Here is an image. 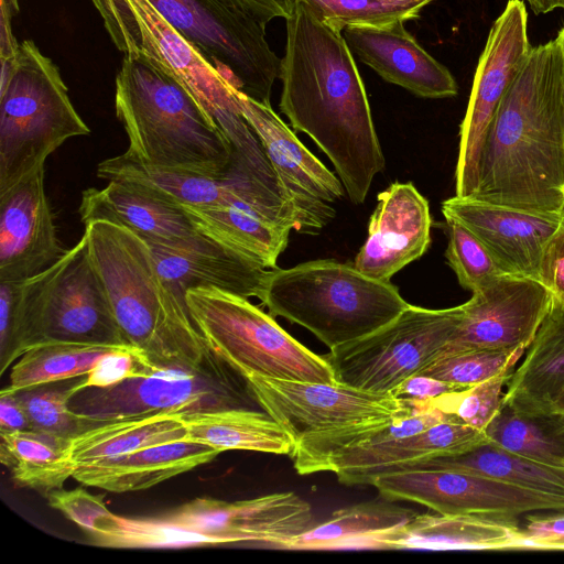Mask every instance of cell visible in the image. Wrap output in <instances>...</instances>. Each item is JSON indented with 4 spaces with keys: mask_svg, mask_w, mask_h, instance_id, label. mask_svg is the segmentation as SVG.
I'll return each instance as SVG.
<instances>
[{
    "mask_svg": "<svg viewBox=\"0 0 564 564\" xmlns=\"http://www.w3.org/2000/svg\"><path fill=\"white\" fill-rule=\"evenodd\" d=\"M285 20L280 110L326 154L348 198L362 204L386 161L351 51L304 0Z\"/></svg>",
    "mask_w": 564,
    "mask_h": 564,
    "instance_id": "6da1fadb",
    "label": "cell"
},
{
    "mask_svg": "<svg viewBox=\"0 0 564 564\" xmlns=\"http://www.w3.org/2000/svg\"><path fill=\"white\" fill-rule=\"evenodd\" d=\"M471 197L564 217V57L557 37L532 48L501 100Z\"/></svg>",
    "mask_w": 564,
    "mask_h": 564,
    "instance_id": "7a4b0ae2",
    "label": "cell"
},
{
    "mask_svg": "<svg viewBox=\"0 0 564 564\" xmlns=\"http://www.w3.org/2000/svg\"><path fill=\"white\" fill-rule=\"evenodd\" d=\"M84 236L127 345L158 368L202 370L223 359L162 278L144 239L105 220L85 224Z\"/></svg>",
    "mask_w": 564,
    "mask_h": 564,
    "instance_id": "3957f363",
    "label": "cell"
},
{
    "mask_svg": "<svg viewBox=\"0 0 564 564\" xmlns=\"http://www.w3.org/2000/svg\"><path fill=\"white\" fill-rule=\"evenodd\" d=\"M48 343L127 345L84 235L45 271L0 281V372Z\"/></svg>",
    "mask_w": 564,
    "mask_h": 564,
    "instance_id": "277c9868",
    "label": "cell"
},
{
    "mask_svg": "<svg viewBox=\"0 0 564 564\" xmlns=\"http://www.w3.org/2000/svg\"><path fill=\"white\" fill-rule=\"evenodd\" d=\"M116 116L128 156L153 167L223 174L235 150L195 99L141 57L124 55L116 76Z\"/></svg>",
    "mask_w": 564,
    "mask_h": 564,
    "instance_id": "5b68a950",
    "label": "cell"
},
{
    "mask_svg": "<svg viewBox=\"0 0 564 564\" xmlns=\"http://www.w3.org/2000/svg\"><path fill=\"white\" fill-rule=\"evenodd\" d=\"M258 299L329 349L378 330L410 305L390 281L329 259L270 270Z\"/></svg>",
    "mask_w": 564,
    "mask_h": 564,
    "instance_id": "8992f818",
    "label": "cell"
},
{
    "mask_svg": "<svg viewBox=\"0 0 564 564\" xmlns=\"http://www.w3.org/2000/svg\"><path fill=\"white\" fill-rule=\"evenodd\" d=\"M113 45L176 80L226 134L234 150L251 152L259 140L240 112L237 89L148 0H91Z\"/></svg>",
    "mask_w": 564,
    "mask_h": 564,
    "instance_id": "52a82bcc",
    "label": "cell"
},
{
    "mask_svg": "<svg viewBox=\"0 0 564 564\" xmlns=\"http://www.w3.org/2000/svg\"><path fill=\"white\" fill-rule=\"evenodd\" d=\"M89 133L57 65L33 41H22L0 86V192L45 165L66 140Z\"/></svg>",
    "mask_w": 564,
    "mask_h": 564,
    "instance_id": "ba28073f",
    "label": "cell"
},
{
    "mask_svg": "<svg viewBox=\"0 0 564 564\" xmlns=\"http://www.w3.org/2000/svg\"><path fill=\"white\" fill-rule=\"evenodd\" d=\"M312 527L310 503L288 491L238 501L198 497L163 513L138 518L133 535L140 549L253 544L283 550Z\"/></svg>",
    "mask_w": 564,
    "mask_h": 564,
    "instance_id": "9c48e42d",
    "label": "cell"
},
{
    "mask_svg": "<svg viewBox=\"0 0 564 564\" xmlns=\"http://www.w3.org/2000/svg\"><path fill=\"white\" fill-rule=\"evenodd\" d=\"M185 301L209 348L242 376L338 383L323 356L297 341L249 299L194 288Z\"/></svg>",
    "mask_w": 564,
    "mask_h": 564,
    "instance_id": "30bf717a",
    "label": "cell"
},
{
    "mask_svg": "<svg viewBox=\"0 0 564 564\" xmlns=\"http://www.w3.org/2000/svg\"><path fill=\"white\" fill-rule=\"evenodd\" d=\"M86 423L156 413L186 415L227 409H261L246 378L224 359L202 370L162 368L104 388H87L70 400Z\"/></svg>",
    "mask_w": 564,
    "mask_h": 564,
    "instance_id": "8fae6325",
    "label": "cell"
},
{
    "mask_svg": "<svg viewBox=\"0 0 564 564\" xmlns=\"http://www.w3.org/2000/svg\"><path fill=\"white\" fill-rule=\"evenodd\" d=\"M463 304L431 310L409 305L378 330L323 355L338 383L391 393L434 361L463 317Z\"/></svg>",
    "mask_w": 564,
    "mask_h": 564,
    "instance_id": "7c38bea8",
    "label": "cell"
},
{
    "mask_svg": "<svg viewBox=\"0 0 564 564\" xmlns=\"http://www.w3.org/2000/svg\"><path fill=\"white\" fill-rule=\"evenodd\" d=\"M240 91L270 104L281 59L261 23L232 0H148Z\"/></svg>",
    "mask_w": 564,
    "mask_h": 564,
    "instance_id": "4fadbf2b",
    "label": "cell"
},
{
    "mask_svg": "<svg viewBox=\"0 0 564 564\" xmlns=\"http://www.w3.org/2000/svg\"><path fill=\"white\" fill-rule=\"evenodd\" d=\"M532 48L525 4L523 0H508L489 31L460 124L455 169L456 196L468 197L475 193L488 130L501 100Z\"/></svg>",
    "mask_w": 564,
    "mask_h": 564,
    "instance_id": "5bb4252c",
    "label": "cell"
},
{
    "mask_svg": "<svg viewBox=\"0 0 564 564\" xmlns=\"http://www.w3.org/2000/svg\"><path fill=\"white\" fill-rule=\"evenodd\" d=\"M260 405L291 436L302 438L412 411L414 400L364 391L341 383H323L243 376Z\"/></svg>",
    "mask_w": 564,
    "mask_h": 564,
    "instance_id": "9a60e30c",
    "label": "cell"
},
{
    "mask_svg": "<svg viewBox=\"0 0 564 564\" xmlns=\"http://www.w3.org/2000/svg\"><path fill=\"white\" fill-rule=\"evenodd\" d=\"M237 101L264 150L282 199L295 216L297 231L318 232L336 214L330 204L344 196L341 181L306 149L270 104L240 90Z\"/></svg>",
    "mask_w": 564,
    "mask_h": 564,
    "instance_id": "2e32d148",
    "label": "cell"
},
{
    "mask_svg": "<svg viewBox=\"0 0 564 564\" xmlns=\"http://www.w3.org/2000/svg\"><path fill=\"white\" fill-rule=\"evenodd\" d=\"M382 497L409 500L441 514L475 513L518 521L536 511H564V498L451 469H415L377 477Z\"/></svg>",
    "mask_w": 564,
    "mask_h": 564,
    "instance_id": "e0dca14e",
    "label": "cell"
},
{
    "mask_svg": "<svg viewBox=\"0 0 564 564\" xmlns=\"http://www.w3.org/2000/svg\"><path fill=\"white\" fill-rule=\"evenodd\" d=\"M552 302L551 293L535 279L497 275L463 304L460 323L437 358L478 349L527 350Z\"/></svg>",
    "mask_w": 564,
    "mask_h": 564,
    "instance_id": "ac0fdd59",
    "label": "cell"
},
{
    "mask_svg": "<svg viewBox=\"0 0 564 564\" xmlns=\"http://www.w3.org/2000/svg\"><path fill=\"white\" fill-rule=\"evenodd\" d=\"M97 176L142 183L183 206L210 207L245 200L297 229L293 212L279 193L267 186L237 154L227 172L206 174L153 167L122 153L100 162Z\"/></svg>",
    "mask_w": 564,
    "mask_h": 564,
    "instance_id": "d6986e66",
    "label": "cell"
},
{
    "mask_svg": "<svg viewBox=\"0 0 564 564\" xmlns=\"http://www.w3.org/2000/svg\"><path fill=\"white\" fill-rule=\"evenodd\" d=\"M45 165L0 192V281L30 279L66 252L45 192Z\"/></svg>",
    "mask_w": 564,
    "mask_h": 564,
    "instance_id": "ffe728a7",
    "label": "cell"
},
{
    "mask_svg": "<svg viewBox=\"0 0 564 564\" xmlns=\"http://www.w3.org/2000/svg\"><path fill=\"white\" fill-rule=\"evenodd\" d=\"M377 198L354 265L370 278L390 281L427 251L432 218L427 199L412 183L394 182Z\"/></svg>",
    "mask_w": 564,
    "mask_h": 564,
    "instance_id": "44dd1931",
    "label": "cell"
},
{
    "mask_svg": "<svg viewBox=\"0 0 564 564\" xmlns=\"http://www.w3.org/2000/svg\"><path fill=\"white\" fill-rule=\"evenodd\" d=\"M444 218L468 228L508 274L538 280L542 249L564 217L528 213L475 197L454 195L442 202Z\"/></svg>",
    "mask_w": 564,
    "mask_h": 564,
    "instance_id": "7402d4cb",
    "label": "cell"
},
{
    "mask_svg": "<svg viewBox=\"0 0 564 564\" xmlns=\"http://www.w3.org/2000/svg\"><path fill=\"white\" fill-rule=\"evenodd\" d=\"M487 443L484 431L452 419L413 435L338 452L318 463L313 474L332 471L341 484L371 485L403 465L463 454Z\"/></svg>",
    "mask_w": 564,
    "mask_h": 564,
    "instance_id": "603a6c76",
    "label": "cell"
},
{
    "mask_svg": "<svg viewBox=\"0 0 564 564\" xmlns=\"http://www.w3.org/2000/svg\"><path fill=\"white\" fill-rule=\"evenodd\" d=\"M79 215L84 225L109 221L163 247H183L203 234L181 204L126 178L110 180L102 188L85 189Z\"/></svg>",
    "mask_w": 564,
    "mask_h": 564,
    "instance_id": "cb8c5ba5",
    "label": "cell"
},
{
    "mask_svg": "<svg viewBox=\"0 0 564 564\" xmlns=\"http://www.w3.org/2000/svg\"><path fill=\"white\" fill-rule=\"evenodd\" d=\"M148 245L162 278L184 303L186 292L194 288H214L258 299L270 272V269L205 234L183 247Z\"/></svg>",
    "mask_w": 564,
    "mask_h": 564,
    "instance_id": "d4e9b609",
    "label": "cell"
},
{
    "mask_svg": "<svg viewBox=\"0 0 564 564\" xmlns=\"http://www.w3.org/2000/svg\"><path fill=\"white\" fill-rule=\"evenodd\" d=\"M344 31L350 51L384 80L423 98L457 95L451 72L417 43L403 22Z\"/></svg>",
    "mask_w": 564,
    "mask_h": 564,
    "instance_id": "484cf974",
    "label": "cell"
},
{
    "mask_svg": "<svg viewBox=\"0 0 564 564\" xmlns=\"http://www.w3.org/2000/svg\"><path fill=\"white\" fill-rule=\"evenodd\" d=\"M219 454L208 445L180 441L77 466L73 478L110 492L138 491L205 465Z\"/></svg>",
    "mask_w": 564,
    "mask_h": 564,
    "instance_id": "4316f807",
    "label": "cell"
},
{
    "mask_svg": "<svg viewBox=\"0 0 564 564\" xmlns=\"http://www.w3.org/2000/svg\"><path fill=\"white\" fill-rule=\"evenodd\" d=\"M513 549H525L518 521L475 513H416L387 545L427 551Z\"/></svg>",
    "mask_w": 564,
    "mask_h": 564,
    "instance_id": "83f0119b",
    "label": "cell"
},
{
    "mask_svg": "<svg viewBox=\"0 0 564 564\" xmlns=\"http://www.w3.org/2000/svg\"><path fill=\"white\" fill-rule=\"evenodd\" d=\"M506 387L505 405L531 416L551 415L564 391V308L552 303Z\"/></svg>",
    "mask_w": 564,
    "mask_h": 564,
    "instance_id": "f1b7e54d",
    "label": "cell"
},
{
    "mask_svg": "<svg viewBox=\"0 0 564 564\" xmlns=\"http://www.w3.org/2000/svg\"><path fill=\"white\" fill-rule=\"evenodd\" d=\"M415 514L411 509L386 502L354 505L293 538L283 550H387L388 542Z\"/></svg>",
    "mask_w": 564,
    "mask_h": 564,
    "instance_id": "f546056e",
    "label": "cell"
},
{
    "mask_svg": "<svg viewBox=\"0 0 564 564\" xmlns=\"http://www.w3.org/2000/svg\"><path fill=\"white\" fill-rule=\"evenodd\" d=\"M183 207L203 234L267 269L276 268L292 230L286 224L245 200L223 206Z\"/></svg>",
    "mask_w": 564,
    "mask_h": 564,
    "instance_id": "4dcf8cb0",
    "label": "cell"
},
{
    "mask_svg": "<svg viewBox=\"0 0 564 564\" xmlns=\"http://www.w3.org/2000/svg\"><path fill=\"white\" fill-rule=\"evenodd\" d=\"M187 441L217 451H251L290 455L294 442L284 429L263 410L227 409L182 415Z\"/></svg>",
    "mask_w": 564,
    "mask_h": 564,
    "instance_id": "1f68e13d",
    "label": "cell"
},
{
    "mask_svg": "<svg viewBox=\"0 0 564 564\" xmlns=\"http://www.w3.org/2000/svg\"><path fill=\"white\" fill-rule=\"evenodd\" d=\"M180 441H187L182 415L163 412L89 426L69 441V454L77 467Z\"/></svg>",
    "mask_w": 564,
    "mask_h": 564,
    "instance_id": "d6a6232c",
    "label": "cell"
},
{
    "mask_svg": "<svg viewBox=\"0 0 564 564\" xmlns=\"http://www.w3.org/2000/svg\"><path fill=\"white\" fill-rule=\"evenodd\" d=\"M415 469L465 471L564 498V468L530 460L491 443L463 454L438 456L403 465L390 474Z\"/></svg>",
    "mask_w": 564,
    "mask_h": 564,
    "instance_id": "836d02e7",
    "label": "cell"
},
{
    "mask_svg": "<svg viewBox=\"0 0 564 564\" xmlns=\"http://www.w3.org/2000/svg\"><path fill=\"white\" fill-rule=\"evenodd\" d=\"M0 459L17 485L47 496L73 478L69 441L36 431L0 433Z\"/></svg>",
    "mask_w": 564,
    "mask_h": 564,
    "instance_id": "e575fe53",
    "label": "cell"
},
{
    "mask_svg": "<svg viewBox=\"0 0 564 564\" xmlns=\"http://www.w3.org/2000/svg\"><path fill=\"white\" fill-rule=\"evenodd\" d=\"M129 345L97 343H48L26 350L12 366L4 391L20 390L82 378L109 354Z\"/></svg>",
    "mask_w": 564,
    "mask_h": 564,
    "instance_id": "d590c367",
    "label": "cell"
},
{
    "mask_svg": "<svg viewBox=\"0 0 564 564\" xmlns=\"http://www.w3.org/2000/svg\"><path fill=\"white\" fill-rule=\"evenodd\" d=\"M489 443L530 460L564 468V431L555 416H531L502 406L485 430Z\"/></svg>",
    "mask_w": 564,
    "mask_h": 564,
    "instance_id": "8d00e7d4",
    "label": "cell"
},
{
    "mask_svg": "<svg viewBox=\"0 0 564 564\" xmlns=\"http://www.w3.org/2000/svg\"><path fill=\"white\" fill-rule=\"evenodd\" d=\"M82 378L15 392L29 416L31 431L70 441L87 429L83 419L69 405L72 398L79 391L78 383Z\"/></svg>",
    "mask_w": 564,
    "mask_h": 564,
    "instance_id": "74e56055",
    "label": "cell"
},
{
    "mask_svg": "<svg viewBox=\"0 0 564 564\" xmlns=\"http://www.w3.org/2000/svg\"><path fill=\"white\" fill-rule=\"evenodd\" d=\"M330 28H379L416 20L434 0H304Z\"/></svg>",
    "mask_w": 564,
    "mask_h": 564,
    "instance_id": "f35d334b",
    "label": "cell"
},
{
    "mask_svg": "<svg viewBox=\"0 0 564 564\" xmlns=\"http://www.w3.org/2000/svg\"><path fill=\"white\" fill-rule=\"evenodd\" d=\"M524 352V348L462 351L435 359L419 373L468 388L513 371Z\"/></svg>",
    "mask_w": 564,
    "mask_h": 564,
    "instance_id": "ab89813d",
    "label": "cell"
},
{
    "mask_svg": "<svg viewBox=\"0 0 564 564\" xmlns=\"http://www.w3.org/2000/svg\"><path fill=\"white\" fill-rule=\"evenodd\" d=\"M447 248L445 258L463 289L475 291L506 272L492 259L481 241L454 218L445 217Z\"/></svg>",
    "mask_w": 564,
    "mask_h": 564,
    "instance_id": "60d3db41",
    "label": "cell"
},
{
    "mask_svg": "<svg viewBox=\"0 0 564 564\" xmlns=\"http://www.w3.org/2000/svg\"><path fill=\"white\" fill-rule=\"evenodd\" d=\"M513 371L505 372L475 386L430 399L431 403L459 422L484 431L502 406V388Z\"/></svg>",
    "mask_w": 564,
    "mask_h": 564,
    "instance_id": "b9f144b4",
    "label": "cell"
},
{
    "mask_svg": "<svg viewBox=\"0 0 564 564\" xmlns=\"http://www.w3.org/2000/svg\"><path fill=\"white\" fill-rule=\"evenodd\" d=\"M48 503L76 523L85 533L89 532L96 520L106 513L104 496L91 495L83 488L73 490L56 489L48 494Z\"/></svg>",
    "mask_w": 564,
    "mask_h": 564,
    "instance_id": "7bdbcfd3",
    "label": "cell"
},
{
    "mask_svg": "<svg viewBox=\"0 0 564 564\" xmlns=\"http://www.w3.org/2000/svg\"><path fill=\"white\" fill-rule=\"evenodd\" d=\"M538 281L551 293L552 303L564 308V218L542 249Z\"/></svg>",
    "mask_w": 564,
    "mask_h": 564,
    "instance_id": "ee69618b",
    "label": "cell"
},
{
    "mask_svg": "<svg viewBox=\"0 0 564 564\" xmlns=\"http://www.w3.org/2000/svg\"><path fill=\"white\" fill-rule=\"evenodd\" d=\"M521 531L525 549L564 550V511L528 516Z\"/></svg>",
    "mask_w": 564,
    "mask_h": 564,
    "instance_id": "f6af8a7d",
    "label": "cell"
},
{
    "mask_svg": "<svg viewBox=\"0 0 564 564\" xmlns=\"http://www.w3.org/2000/svg\"><path fill=\"white\" fill-rule=\"evenodd\" d=\"M460 389L464 388L416 373L402 381L391 393L399 399L424 401Z\"/></svg>",
    "mask_w": 564,
    "mask_h": 564,
    "instance_id": "bcb514c9",
    "label": "cell"
},
{
    "mask_svg": "<svg viewBox=\"0 0 564 564\" xmlns=\"http://www.w3.org/2000/svg\"><path fill=\"white\" fill-rule=\"evenodd\" d=\"M31 431L25 409L15 393L0 392V433Z\"/></svg>",
    "mask_w": 564,
    "mask_h": 564,
    "instance_id": "7dc6e473",
    "label": "cell"
},
{
    "mask_svg": "<svg viewBox=\"0 0 564 564\" xmlns=\"http://www.w3.org/2000/svg\"><path fill=\"white\" fill-rule=\"evenodd\" d=\"M261 23L275 18L286 19L293 11L296 0H232Z\"/></svg>",
    "mask_w": 564,
    "mask_h": 564,
    "instance_id": "c3c4849f",
    "label": "cell"
},
{
    "mask_svg": "<svg viewBox=\"0 0 564 564\" xmlns=\"http://www.w3.org/2000/svg\"><path fill=\"white\" fill-rule=\"evenodd\" d=\"M19 13L18 0H1L0 8V59L12 58L17 55L18 43L13 31L12 20Z\"/></svg>",
    "mask_w": 564,
    "mask_h": 564,
    "instance_id": "681fc988",
    "label": "cell"
},
{
    "mask_svg": "<svg viewBox=\"0 0 564 564\" xmlns=\"http://www.w3.org/2000/svg\"><path fill=\"white\" fill-rule=\"evenodd\" d=\"M534 14L549 13L556 9L564 10V0H524Z\"/></svg>",
    "mask_w": 564,
    "mask_h": 564,
    "instance_id": "f907efd6",
    "label": "cell"
},
{
    "mask_svg": "<svg viewBox=\"0 0 564 564\" xmlns=\"http://www.w3.org/2000/svg\"><path fill=\"white\" fill-rule=\"evenodd\" d=\"M564 415V391L555 399L551 406V415Z\"/></svg>",
    "mask_w": 564,
    "mask_h": 564,
    "instance_id": "816d5d0a",
    "label": "cell"
},
{
    "mask_svg": "<svg viewBox=\"0 0 564 564\" xmlns=\"http://www.w3.org/2000/svg\"><path fill=\"white\" fill-rule=\"evenodd\" d=\"M556 37L560 40V43L562 46V52H563V57H564V24H563L562 29L560 30Z\"/></svg>",
    "mask_w": 564,
    "mask_h": 564,
    "instance_id": "f5cc1de1",
    "label": "cell"
},
{
    "mask_svg": "<svg viewBox=\"0 0 564 564\" xmlns=\"http://www.w3.org/2000/svg\"><path fill=\"white\" fill-rule=\"evenodd\" d=\"M556 417V421L560 427L564 431V415L553 414Z\"/></svg>",
    "mask_w": 564,
    "mask_h": 564,
    "instance_id": "db71d44e",
    "label": "cell"
},
{
    "mask_svg": "<svg viewBox=\"0 0 564 564\" xmlns=\"http://www.w3.org/2000/svg\"><path fill=\"white\" fill-rule=\"evenodd\" d=\"M563 464H564V459H563Z\"/></svg>",
    "mask_w": 564,
    "mask_h": 564,
    "instance_id": "11a10c76",
    "label": "cell"
}]
</instances>
